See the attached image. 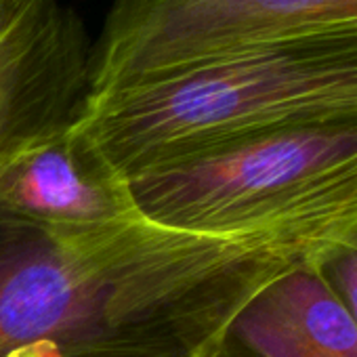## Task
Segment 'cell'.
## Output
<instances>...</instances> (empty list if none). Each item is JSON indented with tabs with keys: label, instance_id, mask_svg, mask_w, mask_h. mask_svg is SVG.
I'll list each match as a JSON object with an SVG mask.
<instances>
[{
	"label": "cell",
	"instance_id": "6da1fadb",
	"mask_svg": "<svg viewBox=\"0 0 357 357\" xmlns=\"http://www.w3.org/2000/svg\"><path fill=\"white\" fill-rule=\"evenodd\" d=\"M309 255L280 234L68 236L0 217V357H208L225 324Z\"/></svg>",
	"mask_w": 357,
	"mask_h": 357
},
{
	"label": "cell",
	"instance_id": "7a4b0ae2",
	"mask_svg": "<svg viewBox=\"0 0 357 357\" xmlns=\"http://www.w3.org/2000/svg\"><path fill=\"white\" fill-rule=\"evenodd\" d=\"M357 109V28L91 93L74 126L122 174L257 128Z\"/></svg>",
	"mask_w": 357,
	"mask_h": 357
},
{
	"label": "cell",
	"instance_id": "3957f363",
	"mask_svg": "<svg viewBox=\"0 0 357 357\" xmlns=\"http://www.w3.org/2000/svg\"><path fill=\"white\" fill-rule=\"evenodd\" d=\"M126 181L141 217L166 229L321 242L357 221V109L225 137Z\"/></svg>",
	"mask_w": 357,
	"mask_h": 357
},
{
	"label": "cell",
	"instance_id": "277c9868",
	"mask_svg": "<svg viewBox=\"0 0 357 357\" xmlns=\"http://www.w3.org/2000/svg\"><path fill=\"white\" fill-rule=\"evenodd\" d=\"M353 28L357 0H114L91 49V93Z\"/></svg>",
	"mask_w": 357,
	"mask_h": 357
},
{
	"label": "cell",
	"instance_id": "5b68a950",
	"mask_svg": "<svg viewBox=\"0 0 357 357\" xmlns=\"http://www.w3.org/2000/svg\"><path fill=\"white\" fill-rule=\"evenodd\" d=\"M91 49L80 15L36 0L0 43V166L78 120L91 95Z\"/></svg>",
	"mask_w": 357,
	"mask_h": 357
},
{
	"label": "cell",
	"instance_id": "8992f818",
	"mask_svg": "<svg viewBox=\"0 0 357 357\" xmlns=\"http://www.w3.org/2000/svg\"><path fill=\"white\" fill-rule=\"evenodd\" d=\"M0 217L68 236L105 234L145 219L126 176L74 122L0 166Z\"/></svg>",
	"mask_w": 357,
	"mask_h": 357
},
{
	"label": "cell",
	"instance_id": "52a82bcc",
	"mask_svg": "<svg viewBox=\"0 0 357 357\" xmlns=\"http://www.w3.org/2000/svg\"><path fill=\"white\" fill-rule=\"evenodd\" d=\"M208 357H357V326L307 259L263 284Z\"/></svg>",
	"mask_w": 357,
	"mask_h": 357
},
{
	"label": "cell",
	"instance_id": "ba28073f",
	"mask_svg": "<svg viewBox=\"0 0 357 357\" xmlns=\"http://www.w3.org/2000/svg\"><path fill=\"white\" fill-rule=\"evenodd\" d=\"M309 261L357 326V221L315 244Z\"/></svg>",
	"mask_w": 357,
	"mask_h": 357
},
{
	"label": "cell",
	"instance_id": "9c48e42d",
	"mask_svg": "<svg viewBox=\"0 0 357 357\" xmlns=\"http://www.w3.org/2000/svg\"><path fill=\"white\" fill-rule=\"evenodd\" d=\"M36 0H0V43L20 24Z\"/></svg>",
	"mask_w": 357,
	"mask_h": 357
}]
</instances>
